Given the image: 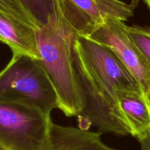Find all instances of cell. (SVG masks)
<instances>
[{
    "instance_id": "1",
    "label": "cell",
    "mask_w": 150,
    "mask_h": 150,
    "mask_svg": "<svg viewBox=\"0 0 150 150\" xmlns=\"http://www.w3.org/2000/svg\"><path fill=\"white\" fill-rule=\"evenodd\" d=\"M76 76L84 101L79 127L94 125L100 132L130 135L117 104V91L141 87L108 47L77 35L73 46ZM143 93V92H142Z\"/></svg>"
},
{
    "instance_id": "2",
    "label": "cell",
    "mask_w": 150,
    "mask_h": 150,
    "mask_svg": "<svg viewBox=\"0 0 150 150\" xmlns=\"http://www.w3.org/2000/svg\"><path fill=\"white\" fill-rule=\"evenodd\" d=\"M78 34L59 6L37 35L39 61L51 79L58 97L59 109L66 116H79L84 108L73 55Z\"/></svg>"
},
{
    "instance_id": "3",
    "label": "cell",
    "mask_w": 150,
    "mask_h": 150,
    "mask_svg": "<svg viewBox=\"0 0 150 150\" xmlns=\"http://www.w3.org/2000/svg\"><path fill=\"white\" fill-rule=\"evenodd\" d=\"M0 100L35 106L49 116L59 108L54 85L39 60L22 53H13L0 71Z\"/></svg>"
},
{
    "instance_id": "4",
    "label": "cell",
    "mask_w": 150,
    "mask_h": 150,
    "mask_svg": "<svg viewBox=\"0 0 150 150\" xmlns=\"http://www.w3.org/2000/svg\"><path fill=\"white\" fill-rule=\"evenodd\" d=\"M51 123L35 106L0 100V150H42Z\"/></svg>"
},
{
    "instance_id": "5",
    "label": "cell",
    "mask_w": 150,
    "mask_h": 150,
    "mask_svg": "<svg viewBox=\"0 0 150 150\" xmlns=\"http://www.w3.org/2000/svg\"><path fill=\"white\" fill-rule=\"evenodd\" d=\"M83 37L102 44L113 51L139 83L150 104V68L144 54L130 38L125 21L108 19Z\"/></svg>"
},
{
    "instance_id": "6",
    "label": "cell",
    "mask_w": 150,
    "mask_h": 150,
    "mask_svg": "<svg viewBox=\"0 0 150 150\" xmlns=\"http://www.w3.org/2000/svg\"><path fill=\"white\" fill-rule=\"evenodd\" d=\"M41 24L16 0H0V40L13 53L39 59L37 35Z\"/></svg>"
},
{
    "instance_id": "7",
    "label": "cell",
    "mask_w": 150,
    "mask_h": 150,
    "mask_svg": "<svg viewBox=\"0 0 150 150\" xmlns=\"http://www.w3.org/2000/svg\"><path fill=\"white\" fill-rule=\"evenodd\" d=\"M139 0L126 3L121 0H65L63 13L81 36H86L94 28L108 19L126 21L134 14Z\"/></svg>"
},
{
    "instance_id": "8",
    "label": "cell",
    "mask_w": 150,
    "mask_h": 150,
    "mask_svg": "<svg viewBox=\"0 0 150 150\" xmlns=\"http://www.w3.org/2000/svg\"><path fill=\"white\" fill-rule=\"evenodd\" d=\"M101 134L80 127L61 126L52 121L42 150H119L104 144Z\"/></svg>"
},
{
    "instance_id": "9",
    "label": "cell",
    "mask_w": 150,
    "mask_h": 150,
    "mask_svg": "<svg viewBox=\"0 0 150 150\" xmlns=\"http://www.w3.org/2000/svg\"><path fill=\"white\" fill-rule=\"evenodd\" d=\"M117 104L130 135L138 140L150 133V104L140 91H117Z\"/></svg>"
},
{
    "instance_id": "10",
    "label": "cell",
    "mask_w": 150,
    "mask_h": 150,
    "mask_svg": "<svg viewBox=\"0 0 150 150\" xmlns=\"http://www.w3.org/2000/svg\"><path fill=\"white\" fill-rule=\"evenodd\" d=\"M23 4L42 25L59 6L65 5V0H16Z\"/></svg>"
},
{
    "instance_id": "11",
    "label": "cell",
    "mask_w": 150,
    "mask_h": 150,
    "mask_svg": "<svg viewBox=\"0 0 150 150\" xmlns=\"http://www.w3.org/2000/svg\"><path fill=\"white\" fill-rule=\"evenodd\" d=\"M130 38L144 56L150 68V28L139 25L127 26Z\"/></svg>"
},
{
    "instance_id": "12",
    "label": "cell",
    "mask_w": 150,
    "mask_h": 150,
    "mask_svg": "<svg viewBox=\"0 0 150 150\" xmlns=\"http://www.w3.org/2000/svg\"><path fill=\"white\" fill-rule=\"evenodd\" d=\"M138 141L140 143L142 150H150V133Z\"/></svg>"
},
{
    "instance_id": "13",
    "label": "cell",
    "mask_w": 150,
    "mask_h": 150,
    "mask_svg": "<svg viewBox=\"0 0 150 150\" xmlns=\"http://www.w3.org/2000/svg\"><path fill=\"white\" fill-rule=\"evenodd\" d=\"M145 3L147 4V6L149 7V8L150 9V0H144Z\"/></svg>"
},
{
    "instance_id": "14",
    "label": "cell",
    "mask_w": 150,
    "mask_h": 150,
    "mask_svg": "<svg viewBox=\"0 0 150 150\" xmlns=\"http://www.w3.org/2000/svg\"><path fill=\"white\" fill-rule=\"evenodd\" d=\"M0 42H1V40H0Z\"/></svg>"
}]
</instances>
